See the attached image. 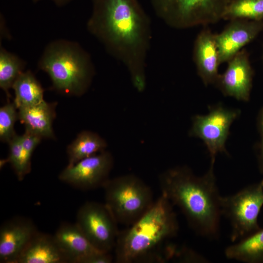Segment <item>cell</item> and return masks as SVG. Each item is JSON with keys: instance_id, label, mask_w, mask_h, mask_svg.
Here are the masks:
<instances>
[{"instance_id": "cell-1", "label": "cell", "mask_w": 263, "mask_h": 263, "mask_svg": "<svg viewBox=\"0 0 263 263\" xmlns=\"http://www.w3.org/2000/svg\"><path fill=\"white\" fill-rule=\"evenodd\" d=\"M87 26L108 52L125 66L135 89L143 92L151 31L150 19L138 0H93Z\"/></svg>"}, {"instance_id": "cell-27", "label": "cell", "mask_w": 263, "mask_h": 263, "mask_svg": "<svg viewBox=\"0 0 263 263\" xmlns=\"http://www.w3.org/2000/svg\"><path fill=\"white\" fill-rule=\"evenodd\" d=\"M258 125L260 132L261 141L258 151V161L260 171L263 174V108L260 112Z\"/></svg>"}, {"instance_id": "cell-23", "label": "cell", "mask_w": 263, "mask_h": 263, "mask_svg": "<svg viewBox=\"0 0 263 263\" xmlns=\"http://www.w3.org/2000/svg\"><path fill=\"white\" fill-rule=\"evenodd\" d=\"M8 144L9 155L6 161L11 164L18 180L21 181L31 170V158L23 148L21 135L16 134Z\"/></svg>"}, {"instance_id": "cell-25", "label": "cell", "mask_w": 263, "mask_h": 263, "mask_svg": "<svg viewBox=\"0 0 263 263\" xmlns=\"http://www.w3.org/2000/svg\"><path fill=\"white\" fill-rule=\"evenodd\" d=\"M21 138L23 148L27 155L31 158L34 151L42 138L25 130L21 135Z\"/></svg>"}, {"instance_id": "cell-26", "label": "cell", "mask_w": 263, "mask_h": 263, "mask_svg": "<svg viewBox=\"0 0 263 263\" xmlns=\"http://www.w3.org/2000/svg\"><path fill=\"white\" fill-rule=\"evenodd\" d=\"M114 261V256L111 252L98 251L81 259L79 263H111Z\"/></svg>"}, {"instance_id": "cell-12", "label": "cell", "mask_w": 263, "mask_h": 263, "mask_svg": "<svg viewBox=\"0 0 263 263\" xmlns=\"http://www.w3.org/2000/svg\"><path fill=\"white\" fill-rule=\"evenodd\" d=\"M232 21L222 32L215 35L220 64L230 60L263 29V20Z\"/></svg>"}, {"instance_id": "cell-2", "label": "cell", "mask_w": 263, "mask_h": 263, "mask_svg": "<svg viewBox=\"0 0 263 263\" xmlns=\"http://www.w3.org/2000/svg\"><path fill=\"white\" fill-rule=\"evenodd\" d=\"M211 162L207 173L195 175L187 167H177L162 172L159 183L162 195L177 206L189 226L198 235L209 239L219 235L221 199Z\"/></svg>"}, {"instance_id": "cell-15", "label": "cell", "mask_w": 263, "mask_h": 263, "mask_svg": "<svg viewBox=\"0 0 263 263\" xmlns=\"http://www.w3.org/2000/svg\"><path fill=\"white\" fill-rule=\"evenodd\" d=\"M53 235L69 263H79L84 257L100 251L92 244L75 223H62Z\"/></svg>"}, {"instance_id": "cell-5", "label": "cell", "mask_w": 263, "mask_h": 263, "mask_svg": "<svg viewBox=\"0 0 263 263\" xmlns=\"http://www.w3.org/2000/svg\"><path fill=\"white\" fill-rule=\"evenodd\" d=\"M102 188L104 204L118 224L131 225L154 202L150 187L135 175L109 178Z\"/></svg>"}, {"instance_id": "cell-16", "label": "cell", "mask_w": 263, "mask_h": 263, "mask_svg": "<svg viewBox=\"0 0 263 263\" xmlns=\"http://www.w3.org/2000/svg\"><path fill=\"white\" fill-rule=\"evenodd\" d=\"M57 103L45 100L38 104L22 107L18 110V120L25 126V131L41 138H55L53 123L56 116Z\"/></svg>"}, {"instance_id": "cell-18", "label": "cell", "mask_w": 263, "mask_h": 263, "mask_svg": "<svg viewBox=\"0 0 263 263\" xmlns=\"http://www.w3.org/2000/svg\"><path fill=\"white\" fill-rule=\"evenodd\" d=\"M226 257L246 263H263V229L260 228L225 251Z\"/></svg>"}, {"instance_id": "cell-24", "label": "cell", "mask_w": 263, "mask_h": 263, "mask_svg": "<svg viewBox=\"0 0 263 263\" xmlns=\"http://www.w3.org/2000/svg\"><path fill=\"white\" fill-rule=\"evenodd\" d=\"M17 110L15 104L9 102L0 108V139L3 142L8 143L16 134L14 125L18 120Z\"/></svg>"}, {"instance_id": "cell-28", "label": "cell", "mask_w": 263, "mask_h": 263, "mask_svg": "<svg viewBox=\"0 0 263 263\" xmlns=\"http://www.w3.org/2000/svg\"><path fill=\"white\" fill-rule=\"evenodd\" d=\"M33 2H38L40 0H32ZM53 0L55 4L58 6H63L67 3H68L69 2L71 1L72 0Z\"/></svg>"}, {"instance_id": "cell-9", "label": "cell", "mask_w": 263, "mask_h": 263, "mask_svg": "<svg viewBox=\"0 0 263 263\" xmlns=\"http://www.w3.org/2000/svg\"><path fill=\"white\" fill-rule=\"evenodd\" d=\"M239 113L237 110L218 105L210 108L206 115L194 116L189 134L204 141L210 153L211 162H215L218 153H227L225 143L230 127Z\"/></svg>"}, {"instance_id": "cell-7", "label": "cell", "mask_w": 263, "mask_h": 263, "mask_svg": "<svg viewBox=\"0 0 263 263\" xmlns=\"http://www.w3.org/2000/svg\"><path fill=\"white\" fill-rule=\"evenodd\" d=\"M263 206V179L233 195L222 196L221 214L230 222L232 242L239 241L261 228L258 219Z\"/></svg>"}, {"instance_id": "cell-8", "label": "cell", "mask_w": 263, "mask_h": 263, "mask_svg": "<svg viewBox=\"0 0 263 263\" xmlns=\"http://www.w3.org/2000/svg\"><path fill=\"white\" fill-rule=\"evenodd\" d=\"M99 250L111 252L119 233L118 223L105 204L87 202L78 209L75 223Z\"/></svg>"}, {"instance_id": "cell-22", "label": "cell", "mask_w": 263, "mask_h": 263, "mask_svg": "<svg viewBox=\"0 0 263 263\" xmlns=\"http://www.w3.org/2000/svg\"><path fill=\"white\" fill-rule=\"evenodd\" d=\"M225 19L263 20V0H232L223 17Z\"/></svg>"}, {"instance_id": "cell-10", "label": "cell", "mask_w": 263, "mask_h": 263, "mask_svg": "<svg viewBox=\"0 0 263 263\" xmlns=\"http://www.w3.org/2000/svg\"><path fill=\"white\" fill-rule=\"evenodd\" d=\"M113 165L112 154L104 150L68 166L60 173L59 179L81 190L103 187L109 179Z\"/></svg>"}, {"instance_id": "cell-11", "label": "cell", "mask_w": 263, "mask_h": 263, "mask_svg": "<svg viewBox=\"0 0 263 263\" xmlns=\"http://www.w3.org/2000/svg\"><path fill=\"white\" fill-rule=\"evenodd\" d=\"M38 231L33 221L25 217H15L3 223L0 228V262L16 263Z\"/></svg>"}, {"instance_id": "cell-13", "label": "cell", "mask_w": 263, "mask_h": 263, "mask_svg": "<svg viewBox=\"0 0 263 263\" xmlns=\"http://www.w3.org/2000/svg\"><path fill=\"white\" fill-rule=\"evenodd\" d=\"M253 71L245 50L239 51L230 60L225 73L217 82L223 93L239 100H249Z\"/></svg>"}, {"instance_id": "cell-6", "label": "cell", "mask_w": 263, "mask_h": 263, "mask_svg": "<svg viewBox=\"0 0 263 263\" xmlns=\"http://www.w3.org/2000/svg\"><path fill=\"white\" fill-rule=\"evenodd\" d=\"M157 15L177 29L215 23L223 19L232 0H150Z\"/></svg>"}, {"instance_id": "cell-19", "label": "cell", "mask_w": 263, "mask_h": 263, "mask_svg": "<svg viewBox=\"0 0 263 263\" xmlns=\"http://www.w3.org/2000/svg\"><path fill=\"white\" fill-rule=\"evenodd\" d=\"M107 147L106 141L96 133L82 131L67 147L68 166L73 165L83 159L104 151Z\"/></svg>"}, {"instance_id": "cell-20", "label": "cell", "mask_w": 263, "mask_h": 263, "mask_svg": "<svg viewBox=\"0 0 263 263\" xmlns=\"http://www.w3.org/2000/svg\"><path fill=\"white\" fill-rule=\"evenodd\" d=\"M12 89L15 93L13 103L17 108L35 105L43 99L44 90L30 71L23 72L14 82Z\"/></svg>"}, {"instance_id": "cell-14", "label": "cell", "mask_w": 263, "mask_h": 263, "mask_svg": "<svg viewBox=\"0 0 263 263\" xmlns=\"http://www.w3.org/2000/svg\"><path fill=\"white\" fill-rule=\"evenodd\" d=\"M193 54L198 73L204 83L207 85L217 82L220 63L215 35L208 30L202 31L195 40Z\"/></svg>"}, {"instance_id": "cell-4", "label": "cell", "mask_w": 263, "mask_h": 263, "mask_svg": "<svg viewBox=\"0 0 263 263\" xmlns=\"http://www.w3.org/2000/svg\"><path fill=\"white\" fill-rule=\"evenodd\" d=\"M52 88L67 95L81 96L90 86L94 70L89 54L75 42L57 40L47 46L38 63Z\"/></svg>"}, {"instance_id": "cell-17", "label": "cell", "mask_w": 263, "mask_h": 263, "mask_svg": "<svg viewBox=\"0 0 263 263\" xmlns=\"http://www.w3.org/2000/svg\"><path fill=\"white\" fill-rule=\"evenodd\" d=\"M69 263L54 235L38 231L32 238L16 263Z\"/></svg>"}, {"instance_id": "cell-21", "label": "cell", "mask_w": 263, "mask_h": 263, "mask_svg": "<svg viewBox=\"0 0 263 263\" xmlns=\"http://www.w3.org/2000/svg\"><path fill=\"white\" fill-rule=\"evenodd\" d=\"M25 66V62L19 56L0 48V87L8 98L11 97L9 90L23 72Z\"/></svg>"}, {"instance_id": "cell-3", "label": "cell", "mask_w": 263, "mask_h": 263, "mask_svg": "<svg viewBox=\"0 0 263 263\" xmlns=\"http://www.w3.org/2000/svg\"><path fill=\"white\" fill-rule=\"evenodd\" d=\"M173 206L163 195L128 228L119 231L114 248L116 263L163 262V245L175 237L179 224Z\"/></svg>"}]
</instances>
